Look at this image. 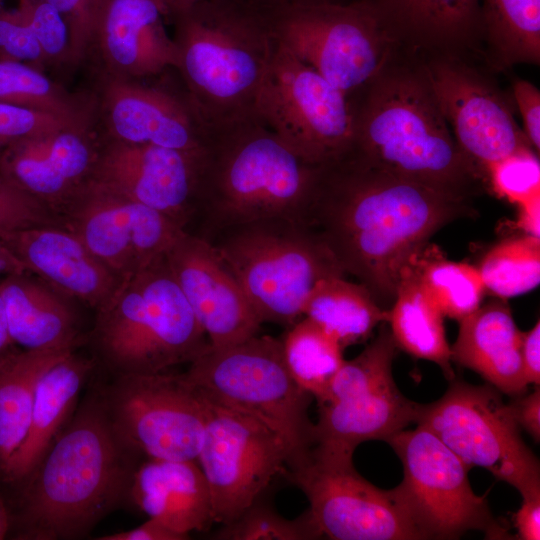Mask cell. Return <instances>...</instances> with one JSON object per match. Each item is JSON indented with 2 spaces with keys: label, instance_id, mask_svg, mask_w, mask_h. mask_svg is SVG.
Listing matches in <instances>:
<instances>
[{
  "label": "cell",
  "instance_id": "cell-1",
  "mask_svg": "<svg viewBox=\"0 0 540 540\" xmlns=\"http://www.w3.org/2000/svg\"><path fill=\"white\" fill-rule=\"evenodd\" d=\"M467 212L465 200L349 153L319 167L305 223L382 307L393 304L405 270L429 238Z\"/></svg>",
  "mask_w": 540,
  "mask_h": 540
},
{
  "label": "cell",
  "instance_id": "cell-2",
  "mask_svg": "<svg viewBox=\"0 0 540 540\" xmlns=\"http://www.w3.org/2000/svg\"><path fill=\"white\" fill-rule=\"evenodd\" d=\"M143 458L117 436L97 388L22 484L11 517L17 539L71 540L87 536L124 500Z\"/></svg>",
  "mask_w": 540,
  "mask_h": 540
},
{
  "label": "cell",
  "instance_id": "cell-3",
  "mask_svg": "<svg viewBox=\"0 0 540 540\" xmlns=\"http://www.w3.org/2000/svg\"><path fill=\"white\" fill-rule=\"evenodd\" d=\"M350 100L351 154L454 198L472 194L482 176L455 142L422 55L403 48Z\"/></svg>",
  "mask_w": 540,
  "mask_h": 540
},
{
  "label": "cell",
  "instance_id": "cell-4",
  "mask_svg": "<svg viewBox=\"0 0 540 540\" xmlns=\"http://www.w3.org/2000/svg\"><path fill=\"white\" fill-rule=\"evenodd\" d=\"M319 167L297 156L256 115L207 126L195 196L202 227L197 236L208 240L268 218L305 223Z\"/></svg>",
  "mask_w": 540,
  "mask_h": 540
},
{
  "label": "cell",
  "instance_id": "cell-5",
  "mask_svg": "<svg viewBox=\"0 0 540 540\" xmlns=\"http://www.w3.org/2000/svg\"><path fill=\"white\" fill-rule=\"evenodd\" d=\"M169 20L174 70L206 126L255 116L277 46L267 9L244 0H200Z\"/></svg>",
  "mask_w": 540,
  "mask_h": 540
},
{
  "label": "cell",
  "instance_id": "cell-6",
  "mask_svg": "<svg viewBox=\"0 0 540 540\" xmlns=\"http://www.w3.org/2000/svg\"><path fill=\"white\" fill-rule=\"evenodd\" d=\"M95 311L91 344L112 376L164 372L210 347L165 255L124 280Z\"/></svg>",
  "mask_w": 540,
  "mask_h": 540
},
{
  "label": "cell",
  "instance_id": "cell-7",
  "mask_svg": "<svg viewBox=\"0 0 540 540\" xmlns=\"http://www.w3.org/2000/svg\"><path fill=\"white\" fill-rule=\"evenodd\" d=\"M208 241L227 264L261 322L291 326L322 279L344 276L306 223L268 218L224 229Z\"/></svg>",
  "mask_w": 540,
  "mask_h": 540
},
{
  "label": "cell",
  "instance_id": "cell-8",
  "mask_svg": "<svg viewBox=\"0 0 540 540\" xmlns=\"http://www.w3.org/2000/svg\"><path fill=\"white\" fill-rule=\"evenodd\" d=\"M184 372L210 401L259 420L285 442L287 471L304 464L314 447L312 396L291 376L281 340L258 334L240 343L209 347Z\"/></svg>",
  "mask_w": 540,
  "mask_h": 540
},
{
  "label": "cell",
  "instance_id": "cell-9",
  "mask_svg": "<svg viewBox=\"0 0 540 540\" xmlns=\"http://www.w3.org/2000/svg\"><path fill=\"white\" fill-rule=\"evenodd\" d=\"M267 11L276 41L349 98L404 48L368 0H297Z\"/></svg>",
  "mask_w": 540,
  "mask_h": 540
},
{
  "label": "cell",
  "instance_id": "cell-10",
  "mask_svg": "<svg viewBox=\"0 0 540 540\" xmlns=\"http://www.w3.org/2000/svg\"><path fill=\"white\" fill-rule=\"evenodd\" d=\"M255 115L313 166L338 161L352 151L350 98L278 42L256 99Z\"/></svg>",
  "mask_w": 540,
  "mask_h": 540
},
{
  "label": "cell",
  "instance_id": "cell-11",
  "mask_svg": "<svg viewBox=\"0 0 540 540\" xmlns=\"http://www.w3.org/2000/svg\"><path fill=\"white\" fill-rule=\"evenodd\" d=\"M451 381L440 399L420 404L416 423L431 431L469 469L485 468L522 497L539 494V461L522 440L499 391L490 384Z\"/></svg>",
  "mask_w": 540,
  "mask_h": 540
},
{
  "label": "cell",
  "instance_id": "cell-12",
  "mask_svg": "<svg viewBox=\"0 0 540 540\" xmlns=\"http://www.w3.org/2000/svg\"><path fill=\"white\" fill-rule=\"evenodd\" d=\"M396 347L391 331L382 327L358 356L343 362L318 403L315 448L353 456L359 444L386 441L416 422L420 404L404 397L393 379Z\"/></svg>",
  "mask_w": 540,
  "mask_h": 540
},
{
  "label": "cell",
  "instance_id": "cell-13",
  "mask_svg": "<svg viewBox=\"0 0 540 540\" xmlns=\"http://www.w3.org/2000/svg\"><path fill=\"white\" fill-rule=\"evenodd\" d=\"M97 391L114 431L133 452L142 458L197 459L206 399L184 373L112 376Z\"/></svg>",
  "mask_w": 540,
  "mask_h": 540
},
{
  "label": "cell",
  "instance_id": "cell-14",
  "mask_svg": "<svg viewBox=\"0 0 540 540\" xmlns=\"http://www.w3.org/2000/svg\"><path fill=\"white\" fill-rule=\"evenodd\" d=\"M386 442L403 464L404 477L395 489L425 539H456L469 530L508 538L486 496L472 490L467 465L431 431L418 425Z\"/></svg>",
  "mask_w": 540,
  "mask_h": 540
},
{
  "label": "cell",
  "instance_id": "cell-15",
  "mask_svg": "<svg viewBox=\"0 0 540 540\" xmlns=\"http://www.w3.org/2000/svg\"><path fill=\"white\" fill-rule=\"evenodd\" d=\"M307 497L321 536L334 540L425 539L396 489H380L354 468L353 456L313 448L286 474Z\"/></svg>",
  "mask_w": 540,
  "mask_h": 540
},
{
  "label": "cell",
  "instance_id": "cell-16",
  "mask_svg": "<svg viewBox=\"0 0 540 540\" xmlns=\"http://www.w3.org/2000/svg\"><path fill=\"white\" fill-rule=\"evenodd\" d=\"M205 399L204 434L196 461L208 483L214 522L223 525L287 472L290 454L281 437L259 420Z\"/></svg>",
  "mask_w": 540,
  "mask_h": 540
},
{
  "label": "cell",
  "instance_id": "cell-17",
  "mask_svg": "<svg viewBox=\"0 0 540 540\" xmlns=\"http://www.w3.org/2000/svg\"><path fill=\"white\" fill-rule=\"evenodd\" d=\"M421 55L455 142L482 177L494 164L533 148L502 92L464 55Z\"/></svg>",
  "mask_w": 540,
  "mask_h": 540
},
{
  "label": "cell",
  "instance_id": "cell-18",
  "mask_svg": "<svg viewBox=\"0 0 540 540\" xmlns=\"http://www.w3.org/2000/svg\"><path fill=\"white\" fill-rule=\"evenodd\" d=\"M64 226L122 282L164 256L187 231L169 216L89 180L62 211Z\"/></svg>",
  "mask_w": 540,
  "mask_h": 540
},
{
  "label": "cell",
  "instance_id": "cell-19",
  "mask_svg": "<svg viewBox=\"0 0 540 540\" xmlns=\"http://www.w3.org/2000/svg\"><path fill=\"white\" fill-rule=\"evenodd\" d=\"M90 76L88 90L94 98V126L100 137L202 151L207 126L183 87L179 92L156 83L158 76L140 80Z\"/></svg>",
  "mask_w": 540,
  "mask_h": 540
},
{
  "label": "cell",
  "instance_id": "cell-20",
  "mask_svg": "<svg viewBox=\"0 0 540 540\" xmlns=\"http://www.w3.org/2000/svg\"><path fill=\"white\" fill-rule=\"evenodd\" d=\"M99 138L91 180L169 216L186 229L195 215L202 151L190 153L148 143Z\"/></svg>",
  "mask_w": 540,
  "mask_h": 540
},
{
  "label": "cell",
  "instance_id": "cell-21",
  "mask_svg": "<svg viewBox=\"0 0 540 540\" xmlns=\"http://www.w3.org/2000/svg\"><path fill=\"white\" fill-rule=\"evenodd\" d=\"M165 258L211 347L231 346L258 334L260 318L208 240L185 231Z\"/></svg>",
  "mask_w": 540,
  "mask_h": 540
},
{
  "label": "cell",
  "instance_id": "cell-22",
  "mask_svg": "<svg viewBox=\"0 0 540 540\" xmlns=\"http://www.w3.org/2000/svg\"><path fill=\"white\" fill-rule=\"evenodd\" d=\"M166 19L158 0H103L84 64L90 75L140 80L175 69L177 48Z\"/></svg>",
  "mask_w": 540,
  "mask_h": 540
},
{
  "label": "cell",
  "instance_id": "cell-23",
  "mask_svg": "<svg viewBox=\"0 0 540 540\" xmlns=\"http://www.w3.org/2000/svg\"><path fill=\"white\" fill-rule=\"evenodd\" d=\"M99 148L94 125L66 126L2 149L0 176L61 217L74 195L91 179Z\"/></svg>",
  "mask_w": 540,
  "mask_h": 540
},
{
  "label": "cell",
  "instance_id": "cell-24",
  "mask_svg": "<svg viewBox=\"0 0 540 540\" xmlns=\"http://www.w3.org/2000/svg\"><path fill=\"white\" fill-rule=\"evenodd\" d=\"M0 241L25 269L44 282L95 310L122 281L64 225L38 226L9 232Z\"/></svg>",
  "mask_w": 540,
  "mask_h": 540
},
{
  "label": "cell",
  "instance_id": "cell-25",
  "mask_svg": "<svg viewBox=\"0 0 540 540\" xmlns=\"http://www.w3.org/2000/svg\"><path fill=\"white\" fill-rule=\"evenodd\" d=\"M129 500L148 518L187 536L214 522L208 483L196 460L143 458Z\"/></svg>",
  "mask_w": 540,
  "mask_h": 540
},
{
  "label": "cell",
  "instance_id": "cell-26",
  "mask_svg": "<svg viewBox=\"0 0 540 540\" xmlns=\"http://www.w3.org/2000/svg\"><path fill=\"white\" fill-rule=\"evenodd\" d=\"M451 360L478 373L499 392L524 395L528 383L521 359L522 332L509 306L492 301L459 321Z\"/></svg>",
  "mask_w": 540,
  "mask_h": 540
},
{
  "label": "cell",
  "instance_id": "cell-27",
  "mask_svg": "<svg viewBox=\"0 0 540 540\" xmlns=\"http://www.w3.org/2000/svg\"><path fill=\"white\" fill-rule=\"evenodd\" d=\"M96 366L94 360L66 352L40 377L27 434L6 463L0 480L20 483L38 464L75 411L80 392Z\"/></svg>",
  "mask_w": 540,
  "mask_h": 540
},
{
  "label": "cell",
  "instance_id": "cell-28",
  "mask_svg": "<svg viewBox=\"0 0 540 540\" xmlns=\"http://www.w3.org/2000/svg\"><path fill=\"white\" fill-rule=\"evenodd\" d=\"M10 336L23 350L76 349L79 328L69 296L29 271L0 277Z\"/></svg>",
  "mask_w": 540,
  "mask_h": 540
},
{
  "label": "cell",
  "instance_id": "cell-29",
  "mask_svg": "<svg viewBox=\"0 0 540 540\" xmlns=\"http://www.w3.org/2000/svg\"><path fill=\"white\" fill-rule=\"evenodd\" d=\"M404 47L465 55L481 40L480 0H368Z\"/></svg>",
  "mask_w": 540,
  "mask_h": 540
},
{
  "label": "cell",
  "instance_id": "cell-30",
  "mask_svg": "<svg viewBox=\"0 0 540 540\" xmlns=\"http://www.w3.org/2000/svg\"><path fill=\"white\" fill-rule=\"evenodd\" d=\"M302 316L317 323L345 349L365 341L378 324L388 321L389 310L383 309L361 283L333 276L313 287Z\"/></svg>",
  "mask_w": 540,
  "mask_h": 540
},
{
  "label": "cell",
  "instance_id": "cell-31",
  "mask_svg": "<svg viewBox=\"0 0 540 540\" xmlns=\"http://www.w3.org/2000/svg\"><path fill=\"white\" fill-rule=\"evenodd\" d=\"M443 319L439 308L407 267L389 310L391 334L397 347L416 358L436 363L446 378L453 380Z\"/></svg>",
  "mask_w": 540,
  "mask_h": 540
},
{
  "label": "cell",
  "instance_id": "cell-32",
  "mask_svg": "<svg viewBox=\"0 0 540 540\" xmlns=\"http://www.w3.org/2000/svg\"><path fill=\"white\" fill-rule=\"evenodd\" d=\"M481 40L499 69L540 61V0H480Z\"/></svg>",
  "mask_w": 540,
  "mask_h": 540
},
{
  "label": "cell",
  "instance_id": "cell-33",
  "mask_svg": "<svg viewBox=\"0 0 540 540\" xmlns=\"http://www.w3.org/2000/svg\"><path fill=\"white\" fill-rule=\"evenodd\" d=\"M70 350H20L0 369V475L27 434L40 377Z\"/></svg>",
  "mask_w": 540,
  "mask_h": 540
},
{
  "label": "cell",
  "instance_id": "cell-34",
  "mask_svg": "<svg viewBox=\"0 0 540 540\" xmlns=\"http://www.w3.org/2000/svg\"><path fill=\"white\" fill-rule=\"evenodd\" d=\"M0 102L95 124L88 89L71 91L47 72L20 62L0 60Z\"/></svg>",
  "mask_w": 540,
  "mask_h": 540
},
{
  "label": "cell",
  "instance_id": "cell-35",
  "mask_svg": "<svg viewBox=\"0 0 540 540\" xmlns=\"http://www.w3.org/2000/svg\"><path fill=\"white\" fill-rule=\"evenodd\" d=\"M280 340L283 358L293 379L317 403L322 402L333 377L345 361L344 349L333 336L307 317L289 326Z\"/></svg>",
  "mask_w": 540,
  "mask_h": 540
},
{
  "label": "cell",
  "instance_id": "cell-36",
  "mask_svg": "<svg viewBox=\"0 0 540 540\" xmlns=\"http://www.w3.org/2000/svg\"><path fill=\"white\" fill-rule=\"evenodd\" d=\"M408 268L444 317L460 321L480 306L486 289L477 267L424 248Z\"/></svg>",
  "mask_w": 540,
  "mask_h": 540
},
{
  "label": "cell",
  "instance_id": "cell-37",
  "mask_svg": "<svg viewBox=\"0 0 540 540\" xmlns=\"http://www.w3.org/2000/svg\"><path fill=\"white\" fill-rule=\"evenodd\" d=\"M478 269L486 291L502 299L532 290L540 282V238L526 234L503 240Z\"/></svg>",
  "mask_w": 540,
  "mask_h": 540
},
{
  "label": "cell",
  "instance_id": "cell-38",
  "mask_svg": "<svg viewBox=\"0 0 540 540\" xmlns=\"http://www.w3.org/2000/svg\"><path fill=\"white\" fill-rule=\"evenodd\" d=\"M218 540H309L321 537L308 510L295 519L279 514L262 497L212 535Z\"/></svg>",
  "mask_w": 540,
  "mask_h": 540
},
{
  "label": "cell",
  "instance_id": "cell-39",
  "mask_svg": "<svg viewBox=\"0 0 540 540\" xmlns=\"http://www.w3.org/2000/svg\"><path fill=\"white\" fill-rule=\"evenodd\" d=\"M17 9L42 49L47 72L73 71L70 34L60 12L48 0H17Z\"/></svg>",
  "mask_w": 540,
  "mask_h": 540
},
{
  "label": "cell",
  "instance_id": "cell-40",
  "mask_svg": "<svg viewBox=\"0 0 540 540\" xmlns=\"http://www.w3.org/2000/svg\"><path fill=\"white\" fill-rule=\"evenodd\" d=\"M487 177L498 195L516 204L540 194V164L532 149L494 164Z\"/></svg>",
  "mask_w": 540,
  "mask_h": 540
},
{
  "label": "cell",
  "instance_id": "cell-41",
  "mask_svg": "<svg viewBox=\"0 0 540 540\" xmlns=\"http://www.w3.org/2000/svg\"><path fill=\"white\" fill-rule=\"evenodd\" d=\"M48 225H64V222L32 196L0 176V236Z\"/></svg>",
  "mask_w": 540,
  "mask_h": 540
},
{
  "label": "cell",
  "instance_id": "cell-42",
  "mask_svg": "<svg viewBox=\"0 0 540 540\" xmlns=\"http://www.w3.org/2000/svg\"><path fill=\"white\" fill-rule=\"evenodd\" d=\"M77 124L94 125L0 102V151L23 139Z\"/></svg>",
  "mask_w": 540,
  "mask_h": 540
},
{
  "label": "cell",
  "instance_id": "cell-43",
  "mask_svg": "<svg viewBox=\"0 0 540 540\" xmlns=\"http://www.w3.org/2000/svg\"><path fill=\"white\" fill-rule=\"evenodd\" d=\"M0 60L24 63L47 72L39 42L17 8H0Z\"/></svg>",
  "mask_w": 540,
  "mask_h": 540
},
{
  "label": "cell",
  "instance_id": "cell-44",
  "mask_svg": "<svg viewBox=\"0 0 540 540\" xmlns=\"http://www.w3.org/2000/svg\"><path fill=\"white\" fill-rule=\"evenodd\" d=\"M65 19L70 34L73 70L84 66L94 23L103 0H48Z\"/></svg>",
  "mask_w": 540,
  "mask_h": 540
},
{
  "label": "cell",
  "instance_id": "cell-45",
  "mask_svg": "<svg viewBox=\"0 0 540 540\" xmlns=\"http://www.w3.org/2000/svg\"><path fill=\"white\" fill-rule=\"evenodd\" d=\"M513 96L521 113L524 130L531 146L540 149V91L530 81L516 79L513 83Z\"/></svg>",
  "mask_w": 540,
  "mask_h": 540
},
{
  "label": "cell",
  "instance_id": "cell-46",
  "mask_svg": "<svg viewBox=\"0 0 540 540\" xmlns=\"http://www.w3.org/2000/svg\"><path fill=\"white\" fill-rule=\"evenodd\" d=\"M509 408L519 427L539 442L540 439V389L539 385L529 395L517 396Z\"/></svg>",
  "mask_w": 540,
  "mask_h": 540
},
{
  "label": "cell",
  "instance_id": "cell-47",
  "mask_svg": "<svg viewBox=\"0 0 540 540\" xmlns=\"http://www.w3.org/2000/svg\"><path fill=\"white\" fill-rule=\"evenodd\" d=\"M189 536L178 533L158 520L148 518L143 524L127 531L108 534L99 540H185Z\"/></svg>",
  "mask_w": 540,
  "mask_h": 540
},
{
  "label": "cell",
  "instance_id": "cell-48",
  "mask_svg": "<svg viewBox=\"0 0 540 540\" xmlns=\"http://www.w3.org/2000/svg\"><path fill=\"white\" fill-rule=\"evenodd\" d=\"M514 525L519 539H540V493L522 497V504L514 515Z\"/></svg>",
  "mask_w": 540,
  "mask_h": 540
},
{
  "label": "cell",
  "instance_id": "cell-49",
  "mask_svg": "<svg viewBox=\"0 0 540 540\" xmlns=\"http://www.w3.org/2000/svg\"><path fill=\"white\" fill-rule=\"evenodd\" d=\"M521 359L525 379L529 384H540V322L528 332H522Z\"/></svg>",
  "mask_w": 540,
  "mask_h": 540
},
{
  "label": "cell",
  "instance_id": "cell-50",
  "mask_svg": "<svg viewBox=\"0 0 540 540\" xmlns=\"http://www.w3.org/2000/svg\"><path fill=\"white\" fill-rule=\"evenodd\" d=\"M517 226L526 234L540 238V194L517 204Z\"/></svg>",
  "mask_w": 540,
  "mask_h": 540
},
{
  "label": "cell",
  "instance_id": "cell-51",
  "mask_svg": "<svg viewBox=\"0 0 540 540\" xmlns=\"http://www.w3.org/2000/svg\"><path fill=\"white\" fill-rule=\"evenodd\" d=\"M20 350L12 340L0 298V369L4 367Z\"/></svg>",
  "mask_w": 540,
  "mask_h": 540
},
{
  "label": "cell",
  "instance_id": "cell-52",
  "mask_svg": "<svg viewBox=\"0 0 540 540\" xmlns=\"http://www.w3.org/2000/svg\"><path fill=\"white\" fill-rule=\"evenodd\" d=\"M27 271L22 263L0 241V277L12 272Z\"/></svg>",
  "mask_w": 540,
  "mask_h": 540
},
{
  "label": "cell",
  "instance_id": "cell-53",
  "mask_svg": "<svg viewBox=\"0 0 540 540\" xmlns=\"http://www.w3.org/2000/svg\"><path fill=\"white\" fill-rule=\"evenodd\" d=\"M11 530V515L0 494V540L4 539Z\"/></svg>",
  "mask_w": 540,
  "mask_h": 540
},
{
  "label": "cell",
  "instance_id": "cell-54",
  "mask_svg": "<svg viewBox=\"0 0 540 540\" xmlns=\"http://www.w3.org/2000/svg\"><path fill=\"white\" fill-rule=\"evenodd\" d=\"M158 1H160L164 5L170 17L172 14L190 7L200 0H158Z\"/></svg>",
  "mask_w": 540,
  "mask_h": 540
},
{
  "label": "cell",
  "instance_id": "cell-55",
  "mask_svg": "<svg viewBox=\"0 0 540 540\" xmlns=\"http://www.w3.org/2000/svg\"><path fill=\"white\" fill-rule=\"evenodd\" d=\"M264 9H272L297 0H244Z\"/></svg>",
  "mask_w": 540,
  "mask_h": 540
},
{
  "label": "cell",
  "instance_id": "cell-56",
  "mask_svg": "<svg viewBox=\"0 0 540 540\" xmlns=\"http://www.w3.org/2000/svg\"><path fill=\"white\" fill-rule=\"evenodd\" d=\"M3 1L4 0H0V8L3 7Z\"/></svg>",
  "mask_w": 540,
  "mask_h": 540
}]
</instances>
